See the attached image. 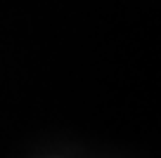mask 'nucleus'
I'll use <instances>...</instances> for the list:
<instances>
[]
</instances>
